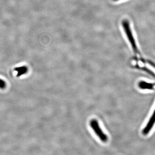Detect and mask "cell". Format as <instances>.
Here are the masks:
<instances>
[{
	"instance_id": "obj_1",
	"label": "cell",
	"mask_w": 155,
	"mask_h": 155,
	"mask_svg": "<svg viewBox=\"0 0 155 155\" xmlns=\"http://www.w3.org/2000/svg\"><path fill=\"white\" fill-rule=\"evenodd\" d=\"M90 125L96 135L103 142H107L108 140L107 135L102 130L100 127L98 122L95 119H91L90 122Z\"/></svg>"
},
{
	"instance_id": "obj_4",
	"label": "cell",
	"mask_w": 155,
	"mask_h": 155,
	"mask_svg": "<svg viewBox=\"0 0 155 155\" xmlns=\"http://www.w3.org/2000/svg\"><path fill=\"white\" fill-rule=\"evenodd\" d=\"M140 88L142 89L152 90L155 88V84L148 83L146 81H141L138 84Z\"/></svg>"
},
{
	"instance_id": "obj_7",
	"label": "cell",
	"mask_w": 155,
	"mask_h": 155,
	"mask_svg": "<svg viewBox=\"0 0 155 155\" xmlns=\"http://www.w3.org/2000/svg\"><path fill=\"white\" fill-rule=\"evenodd\" d=\"M113 1H119V0H113Z\"/></svg>"
},
{
	"instance_id": "obj_5",
	"label": "cell",
	"mask_w": 155,
	"mask_h": 155,
	"mask_svg": "<svg viewBox=\"0 0 155 155\" xmlns=\"http://www.w3.org/2000/svg\"><path fill=\"white\" fill-rule=\"evenodd\" d=\"M14 70L17 72V77H19L27 73L28 71V68L26 66H23L22 67H16L14 69Z\"/></svg>"
},
{
	"instance_id": "obj_2",
	"label": "cell",
	"mask_w": 155,
	"mask_h": 155,
	"mask_svg": "<svg viewBox=\"0 0 155 155\" xmlns=\"http://www.w3.org/2000/svg\"><path fill=\"white\" fill-rule=\"evenodd\" d=\"M122 26L125 30V32L126 34V36H127L128 40L131 45L132 48L134 51L137 52V47L136 44L135 40L133 35L132 31H131V29H130V24L129 22L127 20H123L122 22Z\"/></svg>"
},
{
	"instance_id": "obj_6",
	"label": "cell",
	"mask_w": 155,
	"mask_h": 155,
	"mask_svg": "<svg viewBox=\"0 0 155 155\" xmlns=\"http://www.w3.org/2000/svg\"><path fill=\"white\" fill-rule=\"evenodd\" d=\"M7 87V83L5 81L0 78V89H5Z\"/></svg>"
},
{
	"instance_id": "obj_3",
	"label": "cell",
	"mask_w": 155,
	"mask_h": 155,
	"mask_svg": "<svg viewBox=\"0 0 155 155\" xmlns=\"http://www.w3.org/2000/svg\"><path fill=\"white\" fill-rule=\"evenodd\" d=\"M155 123V110L153 113L152 116L149 119L148 122L143 130V134L144 135H147L149 132L150 130L152 129L153 126L154 125Z\"/></svg>"
}]
</instances>
